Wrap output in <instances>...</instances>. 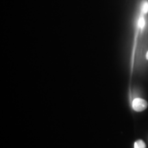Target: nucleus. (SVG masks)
Returning <instances> with one entry per match:
<instances>
[{
  "label": "nucleus",
  "instance_id": "f257e3e1",
  "mask_svg": "<svg viewBox=\"0 0 148 148\" xmlns=\"http://www.w3.org/2000/svg\"><path fill=\"white\" fill-rule=\"evenodd\" d=\"M147 102L140 98H136L132 101V108L135 111L141 112L147 108Z\"/></svg>",
  "mask_w": 148,
  "mask_h": 148
},
{
  "label": "nucleus",
  "instance_id": "f03ea898",
  "mask_svg": "<svg viewBox=\"0 0 148 148\" xmlns=\"http://www.w3.org/2000/svg\"><path fill=\"white\" fill-rule=\"evenodd\" d=\"M140 11L142 14H145L148 13V1L145 0L141 3V6H140Z\"/></svg>",
  "mask_w": 148,
  "mask_h": 148
},
{
  "label": "nucleus",
  "instance_id": "7ed1b4c3",
  "mask_svg": "<svg viewBox=\"0 0 148 148\" xmlns=\"http://www.w3.org/2000/svg\"><path fill=\"white\" fill-rule=\"evenodd\" d=\"M146 145L143 140H138L134 143V148H145Z\"/></svg>",
  "mask_w": 148,
  "mask_h": 148
},
{
  "label": "nucleus",
  "instance_id": "20e7f679",
  "mask_svg": "<svg viewBox=\"0 0 148 148\" xmlns=\"http://www.w3.org/2000/svg\"><path fill=\"white\" fill-rule=\"evenodd\" d=\"M145 19H144L143 16H141L139 18V21H138V26L140 28H143V27L145 26Z\"/></svg>",
  "mask_w": 148,
  "mask_h": 148
},
{
  "label": "nucleus",
  "instance_id": "39448f33",
  "mask_svg": "<svg viewBox=\"0 0 148 148\" xmlns=\"http://www.w3.org/2000/svg\"><path fill=\"white\" fill-rule=\"evenodd\" d=\"M146 59L148 60V51H147V53H146Z\"/></svg>",
  "mask_w": 148,
  "mask_h": 148
}]
</instances>
